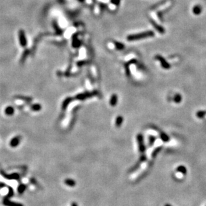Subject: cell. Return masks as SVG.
<instances>
[{"instance_id":"cell-7","label":"cell","mask_w":206,"mask_h":206,"mask_svg":"<svg viewBox=\"0 0 206 206\" xmlns=\"http://www.w3.org/2000/svg\"><path fill=\"white\" fill-rule=\"evenodd\" d=\"M118 102V96L116 95H113L111 97V101H110V104H111L112 106H115V104Z\"/></svg>"},{"instance_id":"cell-1","label":"cell","mask_w":206,"mask_h":206,"mask_svg":"<svg viewBox=\"0 0 206 206\" xmlns=\"http://www.w3.org/2000/svg\"><path fill=\"white\" fill-rule=\"evenodd\" d=\"M153 35H154V33H153V31H146V32H144V33H138V34L130 35V36L127 37V40H128L129 41L140 40V39L149 37H152Z\"/></svg>"},{"instance_id":"cell-14","label":"cell","mask_w":206,"mask_h":206,"mask_svg":"<svg viewBox=\"0 0 206 206\" xmlns=\"http://www.w3.org/2000/svg\"><path fill=\"white\" fill-rule=\"evenodd\" d=\"M116 45H117V47H118V48L120 49H123V45H122L121 43H116Z\"/></svg>"},{"instance_id":"cell-12","label":"cell","mask_w":206,"mask_h":206,"mask_svg":"<svg viewBox=\"0 0 206 206\" xmlns=\"http://www.w3.org/2000/svg\"><path fill=\"white\" fill-rule=\"evenodd\" d=\"M161 148H162L161 147H158V148H156V149H155L154 151H153V152L152 153V157H153H153H156V155H157L158 153V152H159V151H160L161 150Z\"/></svg>"},{"instance_id":"cell-2","label":"cell","mask_w":206,"mask_h":206,"mask_svg":"<svg viewBox=\"0 0 206 206\" xmlns=\"http://www.w3.org/2000/svg\"><path fill=\"white\" fill-rule=\"evenodd\" d=\"M137 140L139 146V150L141 153H143L146 151V146H145V144H144V137H143L141 133H139L138 135H137Z\"/></svg>"},{"instance_id":"cell-3","label":"cell","mask_w":206,"mask_h":206,"mask_svg":"<svg viewBox=\"0 0 206 206\" xmlns=\"http://www.w3.org/2000/svg\"><path fill=\"white\" fill-rule=\"evenodd\" d=\"M157 59H159V60L161 61V66H162L163 68H164L165 69H169V68H170V65L168 64V63L165 61V60L163 58H162V57H161V56H157Z\"/></svg>"},{"instance_id":"cell-6","label":"cell","mask_w":206,"mask_h":206,"mask_svg":"<svg viewBox=\"0 0 206 206\" xmlns=\"http://www.w3.org/2000/svg\"><path fill=\"white\" fill-rule=\"evenodd\" d=\"M123 118L121 116H118V118H116V121H115V125L117 127H120L122 123H123Z\"/></svg>"},{"instance_id":"cell-16","label":"cell","mask_w":206,"mask_h":206,"mask_svg":"<svg viewBox=\"0 0 206 206\" xmlns=\"http://www.w3.org/2000/svg\"><path fill=\"white\" fill-rule=\"evenodd\" d=\"M73 206H77V205H75V204H73Z\"/></svg>"},{"instance_id":"cell-4","label":"cell","mask_w":206,"mask_h":206,"mask_svg":"<svg viewBox=\"0 0 206 206\" xmlns=\"http://www.w3.org/2000/svg\"><path fill=\"white\" fill-rule=\"evenodd\" d=\"M176 170L177 172H180V173H182V174H184V175H185V174L187 173V169H186V168H185V166H184V165H179V166H178Z\"/></svg>"},{"instance_id":"cell-9","label":"cell","mask_w":206,"mask_h":206,"mask_svg":"<svg viewBox=\"0 0 206 206\" xmlns=\"http://www.w3.org/2000/svg\"><path fill=\"white\" fill-rule=\"evenodd\" d=\"M182 95H179V94H176V95H175V96H174V97H173V101H174V102H175L176 104H179V103H180L181 101H182Z\"/></svg>"},{"instance_id":"cell-13","label":"cell","mask_w":206,"mask_h":206,"mask_svg":"<svg viewBox=\"0 0 206 206\" xmlns=\"http://www.w3.org/2000/svg\"><path fill=\"white\" fill-rule=\"evenodd\" d=\"M146 159H147V157H146V155L143 153L141 156L140 158H139V161H140L141 163H143V162H145L146 161Z\"/></svg>"},{"instance_id":"cell-11","label":"cell","mask_w":206,"mask_h":206,"mask_svg":"<svg viewBox=\"0 0 206 206\" xmlns=\"http://www.w3.org/2000/svg\"><path fill=\"white\" fill-rule=\"evenodd\" d=\"M201 7H199V6H198V5L196 6V7H195L194 8V14H199V13L201 12Z\"/></svg>"},{"instance_id":"cell-5","label":"cell","mask_w":206,"mask_h":206,"mask_svg":"<svg viewBox=\"0 0 206 206\" xmlns=\"http://www.w3.org/2000/svg\"><path fill=\"white\" fill-rule=\"evenodd\" d=\"M160 137H161V140L163 141L164 142H168V141L170 140V137L167 135L166 133H163V132H161L160 133Z\"/></svg>"},{"instance_id":"cell-15","label":"cell","mask_w":206,"mask_h":206,"mask_svg":"<svg viewBox=\"0 0 206 206\" xmlns=\"http://www.w3.org/2000/svg\"><path fill=\"white\" fill-rule=\"evenodd\" d=\"M164 206H172V205H171L170 204H165Z\"/></svg>"},{"instance_id":"cell-10","label":"cell","mask_w":206,"mask_h":206,"mask_svg":"<svg viewBox=\"0 0 206 206\" xmlns=\"http://www.w3.org/2000/svg\"><path fill=\"white\" fill-rule=\"evenodd\" d=\"M156 140V138L155 136H152V135H150L149 137V146H152L153 144H154L155 141Z\"/></svg>"},{"instance_id":"cell-8","label":"cell","mask_w":206,"mask_h":206,"mask_svg":"<svg viewBox=\"0 0 206 206\" xmlns=\"http://www.w3.org/2000/svg\"><path fill=\"white\" fill-rule=\"evenodd\" d=\"M206 112L204 111H198L196 113V116L199 119H203L205 117Z\"/></svg>"}]
</instances>
